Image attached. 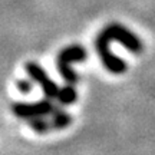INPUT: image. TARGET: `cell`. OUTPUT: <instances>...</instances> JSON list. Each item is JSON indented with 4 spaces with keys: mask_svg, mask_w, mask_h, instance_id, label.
<instances>
[{
    "mask_svg": "<svg viewBox=\"0 0 155 155\" xmlns=\"http://www.w3.org/2000/svg\"><path fill=\"white\" fill-rule=\"evenodd\" d=\"M86 58V52L82 46H69L66 49H63L59 53V58H58V71L61 73V76L66 81L69 85H73V83L78 82V76L76 73L71 69V63L72 62H79L83 61Z\"/></svg>",
    "mask_w": 155,
    "mask_h": 155,
    "instance_id": "2",
    "label": "cell"
},
{
    "mask_svg": "<svg viewBox=\"0 0 155 155\" xmlns=\"http://www.w3.org/2000/svg\"><path fill=\"white\" fill-rule=\"evenodd\" d=\"M30 127L33 128L38 134H46L49 129H52L50 128V122L43 121L42 118H33V119H30Z\"/></svg>",
    "mask_w": 155,
    "mask_h": 155,
    "instance_id": "8",
    "label": "cell"
},
{
    "mask_svg": "<svg viewBox=\"0 0 155 155\" xmlns=\"http://www.w3.org/2000/svg\"><path fill=\"white\" fill-rule=\"evenodd\" d=\"M99 36L105 38L106 40H109V42H112V40L119 42V43L124 45L128 50H131L134 53H139V52L142 50V43H141L139 38L135 33L129 32V30H128L125 26H122V25L114 23V25L106 26L99 33Z\"/></svg>",
    "mask_w": 155,
    "mask_h": 155,
    "instance_id": "1",
    "label": "cell"
},
{
    "mask_svg": "<svg viewBox=\"0 0 155 155\" xmlns=\"http://www.w3.org/2000/svg\"><path fill=\"white\" fill-rule=\"evenodd\" d=\"M56 99L59 101V104H62V105H71L73 102H76V99H78L76 89L73 88L72 85L68 83L66 86L59 89V94H58Z\"/></svg>",
    "mask_w": 155,
    "mask_h": 155,
    "instance_id": "6",
    "label": "cell"
},
{
    "mask_svg": "<svg viewBox=\"0 0 155 155\" xmlns=\"http://www.w3.org/2000/svg\"><path fill=\"white\" fill-rule=\"evenodd\" d=\"M12 111L16 116L19 118H25V119H33V118H42L45 115H49V114H55L58 111V108L52 105L50 99H45L36 104H13L12 106Z\"/></svg>",
    "mask_w": 155,
    "mask_h": 155,
    "instance_id": "3",
    "label": "cell"
},
{
    "mask_svg": "<svg viewBox=\"0 0 155 155\" xmlns=\"http://www.w3.org/2000/svg\"><path fill=\"white\" fill-rule=\"evenodd\" d=\"M17 89L22 92V94H29L32 88H33V85L32 82H29V81H17Z\"/></svg>",
    "mask_w": 155,
    "mask_h": 155,
    "instance_id": "9",
    "label": "cell"
},
{
    "mask_svg": "<svg viewBox=\"0 0 155 155\" xmlns=\"http://www.w3.org/2000/svg\"><path fill=\"white\" fill-rule=\"evenodd\" d=\"M96 50L99 53L104 66L112 73H124L127 71V63L121 58L112 55L109 52V40H106L102 36L96 38Z\"/></svg>",
    "mask_w": 155,
    "mask_h": 155,
    "instance_id": "5",
    "label": "cell"
},
{
    "mask_svg": "<svg viewBox=\"0 0 155 155\" xmlns=\"http://www.w3.org/2000/svg\"><path fill=\"white\" fill-rule=\"evenodd\" d=\"M25 69H26V72H28L29 76L32 78L35 82H38L39 85H40V88H42L45 96H46L48 99L58 98V94H59L58 85L48 76L46 71H45L40 65H38L36 62H28Z\"/></svg>",
    "mask_w": 155,
    "mask_h": 155,
    "instance_id": "4",
    "label": "cell"
},
{
    "mask_svg": "<svg viewBox=\"0 0 155 155\" xmlns=\"http://www.w3.org/2000/svg\"><path fill=\"white\" fill-rule=\"evenodd\" d=\"M49 122H50V128L52 129H63V128L69 127L72 124V116L69 115V114H66V112L56 111L55 116Z\"/></svg>",
    "mask_w": 155,
    "mask_h": 155,
    "instance_id": "7",
    "label": "cell"
}]
</instances>
